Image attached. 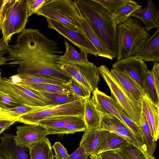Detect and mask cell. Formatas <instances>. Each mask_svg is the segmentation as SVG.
Returning <instances> with one entry per match:
<instances>
[{
	"label": "cell",
	"instance_id": "obj_1",
	"mask_svg": "<svg viewBox=\"0 0 159 159\" xmlns=\"http://www.w3.org/2000/svg\"><path fill=\"white\" fill-rule=\"evenodd\" d=\"M16 43L5 57L7 64L18 65V74L52 75L67 81L70 78L59 67L63 53L54 41L39 30L25 29L17 36Z\"/></svg>",
	"mask_w": 159,
	"mask_h": 159
},
{
	"label": "cell",
	"instance_id": "obj_2",
	"mask_svg": "<svg viewBox=\"0 0 159 159\" xmlns=\"http://www.w3.org/2000/svg\"><path fill=\"white\" fill-rule=\"evenodd\" d=\"M81 16L89 24L103 42L113 58L117 52V25L112 16L93 0H76Z\"/></svg>",
	"mask_w": 159,
	"mask_h": 159
},
{
	"label": "cell",
	"instance_id": "obj_3",
	"mask_svg": "<svg viewBox=\"0 0 159 159\" xmlns=\"http://www.w3.org/2000/svg\"><path fill=\"white\" fill-rule=\"evenodd\" d=\"M116 32L117 61L134 56L151 36L141 21L131 17L117 25Z\"/></svg>",
	"mask_w": 159,
	"mask_h": 159
},
{
	"label": "cell",
	"instance_id": "obj_4",
	"mask_svg": "<svg viewBox=\"0 0 159 159\" xmlns=\"http://www.w3.org/2000/svg\"><path fill=\"white\" fill-rule=\"evenodd\" d=\"M85 33L76 0H47L35 13Z\"/></svg>",
	"mask_w": 159,
	"mask_h": 159
},
{
	"label": "cell",
	"instance_id": "obj_5",
	"mask_svg": "<svg viewBox=\"0 0 159 159\" xmlns=\"http://www.w3.org/2000/svg\"><path fill=\"white\" fill-rule=\"evenodd\" d=\"M26 0H7L3 10L2 38L9 43L13 36L25 29L28 20Z\"/></svg>",
	"mask_w": 159,
	"mask_h": 159
},
{
	"label": "cell",
	"instance_id": "obj_6",
	"mask_svg": "<svg viewBox=\"0 0 159 159\" xmlns=\"http://www.w3.org/2000/svg\"><path fill=\"white\" fill-rule=\"evenodd\" d=\"M98 69L100 75L111 90L110 97L125 114L140 127L142 120L141 111L125 93L107 67L102 65Z\"/></svg>",
	"mask_w": 159,
	"mask_h": 159
},
{
	"label": "cell",
	"instance_id": "obj_7",
	"mask_svg": "<svg viewBox=\"0 0 159 159\" xmlns=\"http://www.w3.org/2000/svg\"><path fill=\"white\" fill-rule=\"evenodd\" d=\"M84 100L80 99L34 111L20 117L18 122L25 124H38L44 119L60 116H84Z\"/></svg>",
	"mask_w": 159,
	"mask_h": 159
},
{
	"label": "cell",
	"instance_id": "obj_8",
	"mask_svg": "<svg viewBox=\"0 0 159 159\" xmlns=\"http://www.w3.org/2000/svg\"><path fill=\"white\" fill-rule=\"evenodd\" d=\"M0 91L23 105L48 108L52 102L36 90L13 83L0 76Z\"/></svg>",
	"mask_w": 159,
	"mask_h": 159
},
{
	"label": "cell",
	"instance_id": "obj_9",
	"mask_svg": "<svg viewBox=\"0 0 159 159\" xmlns=\"http://www.w3.org/2000/svg\"><path fill=\"white\" fill-rule=\"evenodd\" d=\"M59 67L64 74L72 78L93 92L98 87L100 74L97 66L89 61L82 65L66 63L60 61Z\"/></svg>",
	"mask_w": 159,
	"mask_h": 159
},
{
	"label": "cell",
	"instance_id": "obj_10",
	"mask_svg": "<svg viewBox=\"0 0 159 159\" xmlns=\"http://www.w3.org/2000/svg\"><path fill=\"white\" fill-rule=\"evenodd\" d=\"M38 124L45 127L48 134H57L59 136L84 132L86 129L83 117L79 116H64L50 118L40 121Z\"/></svg>",
	"mask_w": 159,
	"mask_h": 159
},
{
	"label": "cell",
	"instance_id": "obj_11",
	"mask_svg": "<svg viewBox=\"0 0 159 159\" xmlns=\"http://www.w3.org/2000/svg\"><path fill=\"white\" fill-rule=\"evenodd\" d=\"M94 103L100 115L101 121L98 128L99 130L113 132L125 139L128 143L147 152L146 148L142 138L133 133L115 116L105 111Z\"/></svg>",
	"mask_w": 159,
	"mask_h": 159
},
{
	"label": "cell",
	"instance_id": "obj_12",
	"mask_svg": "<svg viewBox=\"0 0 159 159\" xmlns=\"http://www.w3.org/2000/svg\"><path fill=\"white\" fill-rule=\"evenodd\" d=\"M47 26L53 29L67 39L73 45L77 47L80 52L88 56L89 54L95 57L98 55V51L89 40L85 33L75 30L65 25L48 18H46Z\"/></svg>",
	"mask_w": 159,
	"mask_h": 159
},
{
	"label": "cell",
	"instance_id": "obj_13",
	"mask_svg": "<svg viewBox=\"0 0 159 159\" xmlns=\"http://www.w3.org/2000/svg\"><path fill=\"white\" fill-rule=\"evenodd\" d=\"M112 69L125 74L135 82L144 92V82L148 71L145 62L132 56L117 61L112 64Z\"/></svg>",
	"mask_w": 159,
	"mask_h": 159
},
{
	"label": "cell",
	"instance_id": "obj_14",
	"mask_svg": "<svg viewBox=\"0 0 159 159\" xmlns=\"http://www.w3.org/2000/svg\"><path fill=\"white\" fill-rule=\"evenodd\" d=\"M16 129V135H14L16 144L28 148L48 134L46 128L39 124H25L17 126Z\"/></svg>",
	"mask_w": 159,
	"mask_h": 159
},
{
	"label": "cell",
	"instance_id": "obj_15",
	"mask_svg": "<svg viewBox=\"0 0 159 159\" xmlns=\"http://www.w3.org/2000/svg\"><path fill=\"white\" fill-rule=\"evenodd\" d=\"M0 138V159H31L29 149L17 145L14 135L4 133Z\"/></svg>",
	"mask_w": 159,
	"mask_h": 159
},
{
	"label": "cell",
	"instance_id": "obj_16",
	"mask_svg": "<svg viewBox=\"0 0 159 159\" xmlns=\"http://www.w3.org/2000/svg\"><path fill=\"white\" fill-rule=\"evenodd\" d=\"M110 72L128 96L141 111L142 100L145 94L140 86L129 76L111 69Z\"/></svg>",
	"mask_w": 159,
	"mask_h": 159
},
{
	"label": "cell",
	"instance_id": "obj_17",
	"mask_svg": "<svg viewBox=\"0 0 159 159\" xmlns=\"http://www.w3.org/2000/svg\"><path fill=\"white\" fill-rule=\"evenodd\" d=\"M143 61H159V29L143 44L134 55Z\"/></svg>",
	"mask_w": 159,
	"mask_h": 159
},
{
	"label": "cell",
	"instance_id": "obj_18",
	"mask_svg": "<svg viewBox=\"0 0 159 159\" xmlns=\"http://www.w3.org/2000/svg\"><path fill=\"white\" fill-rule=\"evenodd\" d=\"M132 17L139 20L148 31L154 28L159 29V10L152 0H148L146 6L135 11L131 15Z\"/></svg>",
	"mask_w": 159,
	"mask_h": 159
},
{
	"label": "cell",
	"instance_id": "obj_19",
	"mask_svg": "<svg viewBox=\"0 0 159 159\" xmlns=\"http://www.w3.org/2000/svg\"><path fill=\"white\" fill-rule=\"evenodd\" d=\"M10 82L22 86L31 84L48 83L64 84L66 81L56 76L42 74H16L7 78Z\"/></svg>",
	"mask_w": 159,
	"mask_h": 159
},
{
	"label": "cell",
	"instance_id": "obj_20",
	"mask_svg": "<svg viewBox=\"0 0 159 159\" xmlns=\"http://www.w3.org/2000/svg\"><path fill=\"white\" fill-rule=\"evenodd\" d=\"M141 112L147 121L155 142L159 137V106L145 95L142 100Z\"/></svg>",
	"mask_w": 159,
	"mask_h": 159
},
{
	"label": "cell",
	"instance_id": "obj_21",
	"mask_svg": "<svg viewBox=\"0 0 159 159\" xmlns=\"http://www.w3.org/2000/svg\"><path fill=\"white\" fill-rule=\"evenodd\" d=\"M127 143L125 139L113 132L101 130L97 145L92 155H98L106 151L119 149Z\"/></svg>",
	"mask_w": 159,
	"mask_h": 159
},
{
	"label": "cell",
	"instance_id": "obj_22",
	"mask_svg": "<svg viewBox=\"0 0 159 159\" xmlns=\"http://www.w3.org/2000/svg\"><path fill=\"white\" fill-rule=\"evenodd\" d=\"M144 93L149 99L159 106V62L154 63L148 70L144 82Z\"/></svg>",
	"mask_w": 159,
	"mask_h": 159
},
{
	"label": "cell",
	"instance_id": "obj_23",
	"mask_svg": "<svg viewBox=\"0 0 159 159\" xmlns=\"http://www.w3.org/2000/svg\"><path fill=\"white\" fill-rule=\"evenodd\" d=\"M92 93L91 98L97 105L105 111L115 116L126 126L116 106L114 100L110 96L100 91L98 88Z\"/></svg>",
	"mask_w": 159,
	"mask_h": 159
},
{
	"label": "cell",
	"instance_id": "obj_24",
	"mask_svg": "<svg viewBox=\"0 0 159 159\" xmlns=\"http://www.w3.org/2000/svg\"><path fill=\"white\" fill-rule=\"evenodd\" d=\"M86 129L98 128L101 121L100 112L90 97L84 100L83 116Z\"/></svg>",
	"mask_w": 159,
	"mask_h": 159
},
{
	"label": "cell",
	"instance_id": "obj_25",
	"mask_svg": "<svg viewBox=\"0 0 159 159\" xmlns=\"http://www.w3.org/2000/svg\"><path fill=\"white\" fill-rule=\"evenodd\" d=\"M82 24L84 32L88 38L97 49L99 56L113 59L109 52L103 42L93 29L88 22L82 17Z\"/></svg>",
	"mask_w": 159,
	"mask_h": 159
},
{
	"label": "cell",
	"instance_id": "obj_26",
	"mask_svg": "<svg viewBox=\"0 0 159 159\" xmlns=\"http://www.w3.org/2000/svg\"><path fill=\"white\" fill-rule=\"evenodd\" d=\"M66 47L64 54L60 57V60L68 64L82 65L88 63L87 57L82 52H79L66 40L64 41Z\"/></svg>",
	"mask_w": 159,
	"mask_h": 159
},
{
	"label": "cell",
	"instance_id": "obj_27",
	"mask_svg": "<svg viewBox=\"0 0 159 159\" xmlns=\"http://www.w3.org/2000/svg\"><path fill=\"white\" fill-rule=\"evenodd\" d=\"M29 149L31 159H50L52 147L46 137L31 145Z\"/></svg>",
	"mask_w": 159,
	"mask_h": 159
},
{
	"label": "cell",
	"instance_id": "obj_28",
	"mask_svg": "<svg viewBox=\"0 0 159 159\" xmlns=\"http://www.w3.org/2000/svg\"><path fill=\"white\" fill-rule=\"evenodd\" d=\"M142 8V6L136 2L126 0L123 5L112 16V20L117 25L125 21L135 11Z\"/></svg>",
	"mask_w": 159,
	"mask_h": 159
},
{
	"label": "cell",
	"instance_id": "obj_29",
	"mask_svg": "<svg viewBox=\"0 0 159 159\" xmlns=\"http://www.w3.org/2000/svg\"><path fill=\"white\" fill-rule=\"evenodd\" d=\"M101 131L98 128L86 129L80 143L89 156L93 155L97 145Z\"/></svg>",
	"mask_w": 159,
	"mask_h": 159
},
{
	"label": "cell",
	"instance_id": "obj_30",
	"mask_svg": "<svg viewBox=\"0 0 159 159\" xmlns=\"http://www.w3.org/2000/svg\"><path fill=\"white\" fill-rule=\"evenodd\" d=\"M143 142L147 149V152L151 156L153 154L157 147L150 127L143 114L142 112V120L140 126Z\"/></svg>",
	"mask_w": 159,
	"mask_h": 159
},
{
	"label": "cell",
	"instance_id": "obj_31",
	"mask_svg": "<svg viewBox=\"0 0 159 159\" xmlns=\"http://www.w3.org/2000/svg\"><path fill=\"white\" fill-rule=\"evenodd\" d=\"M23 86L38 91L60 94H73L69 87L66 84L63 85L38 84Z\"/></svg>",
	"mask_w": 159,
	"mask_h": 159
},
{
	"label": "cell",
	"instance_id": "obj_32",
	"mask_svg": "<svg viewBox=\"0 0 159 159\" xmlns=\"http://www.w3.org/2000/svg\"><path fill=\"white\" fill-rule=\"evenodd\" d=\"M119 152L124 159H156L136 147L127 143L119 149Z\"/></svg>",
	"mask_w": 159,
	"mask_h": 159
},
{
	"label": "cell",
	"instance_id": "obj_33",
	"mask_svg": "<svg viewBox=\"0 0 159 159\" xmlns=\"http://www.w3.org/2000/svg\"><path fill=\"white\" fill-rule=\"evenodd\" d=\"M38 91L44 97L50 100L54 106L67 103L81 99L74 94H60Z\"/></svg>",
	"mask_w": 159,
	"mask_h": 159
},
{
	"label": "cell",
	"instance_id": "obj_34",
	"mask_svg": "<svg viewBox=\"0 0 159 159\" xmlns=\"http://www.w3.org/2000/svg\"><path fill=\"white\" fill-rule=\"evenodd\" d=\"M45 108H47L21 105L11 109L2 110V112L9 118L13 119H19L20 117L23 115Z\"/></svg>",
	"mask_w": 159,
	"mask_h": 159
},
{
	"label": "cell",
	"instance_id": "obj_35",
	"mask_svg": "<svg viewBox=\"0 0 159 159\" xmlns=\"http://www.w3.org/2000/svg\"><path fill=\"white\" fill-rule=\"evenodd\" d=\"M66 84L69 87L73 94L81 99L85 100L90 97L91 92L75 79L70 78Z\"/></svg>",
	"mask_w": 159,
	"mask_h": 159
},
{
	"label": "cell",
	"instance_id": "obj_36",
	"mask_svg": "<svg viewBox=\"0 0 159 159\" xmlns=\"http://www.w3.org/2000/svg\"><path fill=\"white\" fill-rule=\"evenodd\" d=\"M100 4L111 16L125 4L126 0H93Z\"/></svg>",
	"mask_w": 159,
	"mask_h": 159
},
{
	"label": "cell",
	"instance_id": "obj_37",
	"mask_svg": "<svg viewBox=\"0 0 159 159\" xmlns=\"http://www.w3.org/2000/svg\"><path fill=\"white\" fill-rule=\"evenodd\" d=\"M114 101L116 108L120 112V116L126 126L134 134L142 139L140 127L129 118L125 114L119 106Z\"/></svg>",
	"mask_w": 159,
	"mask_h": 159
},
{
	"label": "cell",
	"instance_id": "obj_38",
	"mask_svg": "<svg viewBox=\"0 0 159 159\" xmlns=\"http://www.w3.org/2000/svg\"><path fill=\"white\" fill-rule=\"evenodd\" d=\"M21 105H23L0 91V107L2 110L11 109Z\"/></svg>",
	"mask_w": 159,
	"mask_h": 159
},
{
	"label": "cell",
	"instance_id": "obj_39",
	"mask_svg": "<svg viewBox=\"0 0 159 159\" xmlns=\"http://www.w3.org/2000/svg\"><path fill=\"white\" fill-rule=\"evenodd\" d=\"M47 0H26L27 11L29 17L33 14H35L39 8Z\"/></svg>",
	"mask_w": 159,
	"mask_h": 159
},
{
	"label": "cell",
	"instance_id": "obj_40",
	"mask_svg": "<svg viewBox=\"0 0 159 159\" xmlns=\"http://www.w3.org/2000/svg\"><path fill=\"white\" fill-rule=\"evenodd\" d=\"M54 150L55 159H67L69 156L66 149L59 142H55L52 147Z\"/></svg>",
	"mask_w": 159,
	"mask_h": 159
},
{
	"label": "cell",
	"instance_id": "obj_41",
	"mask_svg": "<svg viewBox=\"0 0 159 159\" xmlns=\"http://www.w3.org/2000/svg\"><path fill=\"white\" fill-rule=\"evenodd\" d=\"M98 156L100 159H124L120 153L119 149L103 152Z\"/></svg>",
	"mask_w": 159,
	"mask_h": 159
},
{
	"label": "cell",
	"instance_id": "obj_42",
	"mask_svg": "<svg viewBox=\"0 0 159 159\" xmlns=\"http://www.w3.org/2000/svg\"><path fill=\"white\" fill-rule=\"evenodd\" d=\"M11 51L10 45L2 38L0 39V66L7 64V61L4 55Z\"/></svg>",
	"mask_w": 159,
	"mask_h": 159
},
{
	"label": "cell",
	"instance_id": "obj_43",
	"mask_svg": "<svg viewBox=\"0 0 159 159\" xmlns=\"http://www.w3.org/2000/svg\"><path fill=\"white\" fill-rule=\"evenodd\" d=\"M89 156L86 152L84 147L80 146L72 154L69 155L67 159H88Z\"/></svg>",
	"mask_w": 159,
	"mask_h": 159
},
{
	"label": "cell",
	"instance_id": "obj_44",
	"mask_svg": "<svg viewBox=\"0 0 159 159\" xmlns=\"http://www.w3.org/2000/svg\"><path fill=\"white\" fill-rule=\"evenodd\" d=\"M18 120L0 118V135L11 126L18 122Z\"/></svg>",
	"mask_w": 159,
	"mask_h": 159
},
{
	"label": "cell",
	"instance_id": "obj_45",
	"mask_svg": "<svg viewBox=\"0 0 159 159\" xmlns=\"http://www.w3.org/2000/svg\"><path fill=\"white\" fill-rule=\"evenodd\" d=\"M7 1L5 0H0V16L2 18V21L3 17V8Z\"/></svg>",
	"mask_w": 159,
	"mask_h": 159
},
{
	"label": "cell",
	"instance_id": "obj_46",
	"mask_svg": "<svg viewBox=\"0 0 159 159\" xmlns=\"http://www.w3.org/2000/svg\"><path fill=\"white\" fill-rule=\"evenodd\" d=\"M89 159H100L98 155H90Z\"/></svg>",
	"mask_w": 159,
	"mask_h": 159
},
{
	"label": "cell",
	"instance_id": "obj_47",
	"mask_svg": "<svg viewBox=\"0 0 159 159\" xmlns=\"http://www.w3.org/2000/svg\"><path fill=\"white\" fill-rule=\"evenodd\" d=\"M50 159H55L54 154L52 151L51 153Z\"/></svg>",
	"mask_w": 159,
	"mask_h": 159
},
{
	"label": "cell",
	"instance_id": "obj_48",
	"mask_svg": "<svg viewBox=\"0 0 159 159\" xmlns=\"http://www.w3.org/2000/svg\"><path fill=\"white\" fill-rule=\"evenodd\" d=\"M0 118H5L9 119L2 114H0Z\"/></svg>",
	"mask_w": 159,
	"mask_h": 159
},
{
	"label": "cell",
	"instance_id": "obj_49",
	"mask_svg": "<svg viewBox=\"0 0 159 159\" xmlns=\"http://www.w3.org/2000/svg\"><path fill=\"white\" fill-rule=\"evenodd\" d=\"M2 18L0 16V31L1 30V27H2Z\"/></svg>",
	"mask_w": 159,
	"mask_h": 159
},
{
	"label": "cell",
	"instance_id": "obj_50",
	"mask_svg": "<svg viewBox=\"0 0 159 159\" xmlns=\"http://www.w3.org/2000/svg\"><path fill=\"white\" fill-rule=\"evenodd\" d=\"M2 110L0 107V114H2L4 115V114L2 113Z\"/></svg>",
	"mask_w": 159,
	"mask_h": 159
},
{
	"label": "cell",
	"instance_id": "obj_51",
	"mask_svg": "<svg viewBox=\"0 0 159 159\" xmlns=\"http://www.w3.org/2000/svg\"><path fill=\"white\" fill-rule=\"evenodd\" d=\"M1 76V70L0 69V76Z\"/></svg>",
	"mask_w": 159,
	"mask_h": 159
},
{
	"label": "cell",
	"instance_id": "obj_52",
	"mask_svg": "<svg viewBox=\"0 0 159 159\" xmlns=\"http://www.w3.org/2000/svg\"></svg>",
	"mask_w": 159,
	"mask_h": 159
}]
</instances>
